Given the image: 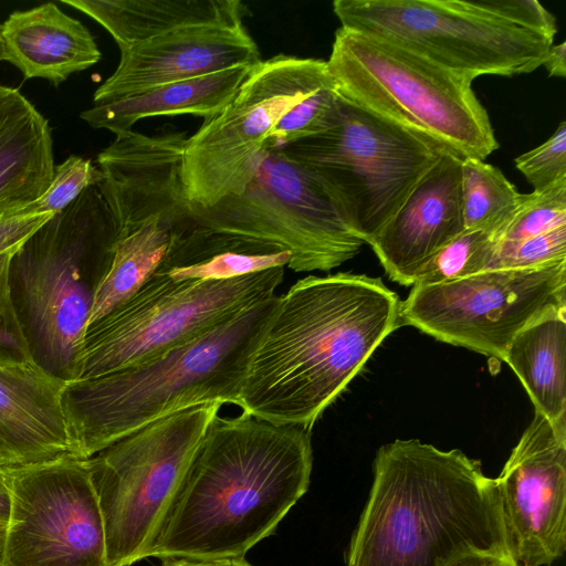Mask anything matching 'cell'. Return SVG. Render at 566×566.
Wrapping results in <instances>:
<instances>
[{"instance_id":"cell-6","label":"cell","mask_w":566,"mask_h":566,"mask_svg":"<svg viewBox=\"0 0 566 566\" xmlns=\"http://www.w3.org/2000/svg\"><path fill=\"white\" fill-rule=\"evenodd\" d=\"M340 27L379 35L467 76L543 65L556 18L536 0H335Z\"/></svg>"},{"instance_id":"cell-5","label":"cell","mask_w":566,"mask_h":566,"mask_svg":"<svg viewBox=\"0 0 566 566\" xmlns=\"http://www.w3.org/2000/svg\"><path fill=\"white\" fill-rule=\"evenodd\" d=\"M118 230L97 186L84 190L17 250L11 279L33 358L67 381L76 376L96 287Z\"/></svg>"},{"instance_id":"cell-24","label":"cell","mask_w":566,"mask_h":566,"mask_svg":"<svg viewBox=\"0 0 566 566\" xmlns=\"http://www.w3.org/2000/svg\"><path fill=\"white\" fill-rule=\"evenodd\" d=\"M292 255L276 245L219 233L196 224L174 234L156 273L172 280L224 281L285 268Z\"/></svg>"},{"instance_id":"cell-31","label":"cell","mask_w":566,"mask_h":566,"mask_svg":"<svg viewBox=\"0 0 566 566\" xmlns=\"http://www.w3.org/2000/svg\"><path fill=\"white\" fill-rule=\"evenodd\" d=\"M566 261V227L514 242H496L486 270L534 269Z\"/></svg>"},{"instance_id":"cell-39","label":"cell","mask_w":566,"mask_h":566,"mask_svg":"<svg viewBox=\"0 0 566 566\" xmlns=\"http://www.w3.org/2000/svg\"><path fill=\"white\" fill-rule=\"evenodd\" d=\"M10 491L3 473L0 468V528H7L10 517Z\"/></svg>"},{"instance_id":"cell-8","label":"cell","mask_w":566,"mask_h":566,"mask_svg":"<svg viewBox=\"0 0 566 566\" xmlns=\"http://www.w3.org/2000/svg\"><path fill=\"white\" fill-rule=\"evenodd\" d=\"M208 230L276 245L292 271H328L354 258L365 242L326 182L282 149L265 148L247 186L209 208L191 203Z\"/></svg>"},{"instance_id":"cell-1","label":"cell","mask_w":566,"mask_h":566,"mask_svg":"<svg viewBox=\"0 0 566 566\" xmlns=\"http://www.w3.org/2000/svg\"><path fill=\"white\" fill-rule=\"evenodd\" d=\"M401 301L364 274L310 275L279 301L249 363L239 408L311 429L402 322Z\"/></svg>"},{"instance_id":"cell-29","label":"cell","mask_w":566,"mask_h":566,"mask_svg":"<svg viewBox=\"0 0 566 566\" xmlns=\"http://www.w3.org/2000/svg\"><path fill=\"white\" fill-rule=\"evenodd\" d=\"M562 227H566V178L523 193L516 211L494 241H522Z\"/></svg>"},{"instance_id":"cell-22","label":"cell","mask_w":566,"mask_h":566,"mask_svg":"<svg viewBox=\"0 0 566 566\" xmlns=\"http://www.w3.org/2000/svg\"><path fill=\"white\" fill-rule=\"evenodd\" d=\"M99 23L119 51L195 25H243L239 0H61Z\"/></svg>"},{"instance_id":"cell-25","label":"cell","mask_w":566,"mask_h":566,"mask_svg":"<svg viewBox=\"0 0 566 566\" xmlns=\"http://www.w3.org/2000/svg\"><path fill=\"white\" fill-rule=\"evenodd\" d=\"M503 360L520 378L535 411L556 426H566V310L523 328Z\"/></svg>"},{"instance_id":"cell-30","label":"cell","mask_w":566,"mask_h":566,"mask_svg":"<svg viewBox=\"0 0 566 566\" xmlns=\"http://www.w3.org/2000/svg\"><path fill=\"white\" fill-rule=\"evenodd\" d=\"M338 111L339 95L334 83L289 111L271 132L264 149H280L329 129Z\"/></svg>"},{"instance_id":"cell-16","label":"cell","mask_w":566,"mask_h":566,"mask_svg":"<svg viewBox=\"0 0 566 566\" xmlns=\"http://www.w3.org/2000/svg\"><path fill=\"white\" fill-rule=\"evenodd\" d=\"M187 134L145 135L134 130L115 135L97 155L103 181L97 186L117 226L118 238L151 218H160L174 234L197 223L182 178Z\"/></svg>"},{"instance_id":"cell-14","label":"cell","mask_w":566,"mask_h":566,"mask_svg":"<svg viewBox=\"0 0 566 566\" xmlns=\"http://www.w3.org/2000/svg\"><path fill=\"white\" fill-rule=\"evenodd\" d=\"M1 469L11 499L2 566H107L86 459L69 454Z\"/></svg>"},{"instance_id":"cell-3","label":"cell","mask_w":566,"mask_h":566,"mask_svg":"<svg viewBox=\"0 0 566 566\" xmlns=\"http://www.w3.org/2000/svg\"><path fill=\"white\" fill-rule=\"evenodd\" d=\"M473 553L510 556L495 480L481 462L417 439L381 446L347 566H448Z\"/></svg>"},{"instance_id":"cell-40","label":"cell","mask_w":566,"mask_h":566,"mask_svg":"<svg viewBox=\"0 0 566 566\" xmlns=\"http://www.w3.org/2000/svg\"><path fill=\"white\" fill-rule=\"evenodd\" d=\"M7 528H0V566L3 565L6 551Z\"/></svg>"},{"instance_id":"cell-37","label":"cell","mask_w":566,"mask_h":566,"mask_svg":"<svg viewBox=\"0 0 566 566\" xmlns=\"http://www.w3.org/2000/svg\"><path fill=\"white\" fill-rule=\"evenodd\" d=\"M549 76L566 77V42L552 44L543 65Z\"/></svg>"},{"instance_id":"cell-36","label":"cell","mask_w":566,"mask_h":566,"mask_svg":"<svg viewBox=\"0 0 566 566\" xmlns=\"http://www.w3.org/2000/svg\"><path fill=\"white\" fill-rule=\"evenodd\" d=\"M448 566H521L509 555L473 553L461 556Z\"/></svg>"},{"instance_id":"cell-18","label":"cell","mask_w":566,"mask_h":566,"mask_svg":"<svg viewBox=\"0 0 566 566\" xmlns=\"http://www.w3.org/2000/svg\"><path fill=\"white\" fill-rule=\"evenodd\" d=\"M461 159L444 153L368 243L392 281L412 285L426 260L464 230Z\"/></svg>"},{"instance_id":"cell-32","label":"cell","mask_w":566,"mask_h":566,"mask_svg":"<svg viewBox=\"0 0 566 566\" xmlns=\"http://www.w3.org/2000/svg\"><path fill=\"white\" fill-rule=\"evenodd\" d=\"M103 178L101 169L91 159L71 155L54 167L49 187L31 207L38 212L55 214L69 207L84 190L98 186Z\"/></svg>"},{"instance_id":"cell-19","label":"cell","mask_w":566,"mask_h":566,"mask_svg":"<svg viewBox=\"0 0 566 566\" xmlns=\"http://www.w3.org/2000/svg\"><path fill=\"white\" fill-rule=\"evenodd\" d=\"M66 385L34 359H0V468L74 455L63 409Z\"/></svg>"},{"instance_id":"cell-41","label":"cell","mask_w":566,"mask_h":566,"mask_svg":"<svg viewBox=\"0 0 566 566\" xmlns=\"http://www.w3.org/2000/svg\"><path fill=\"white\" fill-rule=\"evenodd\" d=\"M3 59V46H2V39H1V32H0V61Z\"/></svg>"},{"instance_id":"cell-28","label":"cell","mask_w":566,"mask_h":566,"mask_svg":"<svg viewBox=\"0 0 566 566\" xmlns=\"http://www.w3.org/2000/svg\"><path fill=\"white\" fill-rule=\"evenodd\" d=\"M495 241L490 233L463 230L418 269L413 286L448 283L486 270Z\"/></svg>"},{"instance_id":"cell-23","label":"cell","mask_w":566,"mask_h":566,"mask_svg":"<svg viewBox=\"0 0 566 566\" xmlns=\"http://www.w3.org/2000/svg\"><path fill=\"white\" fill-rule=\"evenodd\" d=\"M255 66V65H254ZM254 66L240 65L211 74L167 83L138 94L94 105L80 117L93 128L115 135L132 130L148 117L195 115L208 120L233 98Z\"/></svg>"},{"instance_id":"cell-12","label":"cell","mask_w":566,"mask_h":566,"mask_svg":"<svg viewBox=\"0 0 566 566\" xmlns=\"http://www.w3.org/2000/svg\"><path fill=\"white\" fill-rule=\"evenodd\" d=\"M334 84L321 59L284 54L253 67L233 98L187 138L182 178L192 205L209 208L238 195L254 174L279 120Z\"/></svg>"},{"instance_id":"cell-17","label":"cell","mask_w":566,"mask_h":566,"mask_svg":"<svg viewBox=\"0 0 566 566\" xmlns=\"http://www.w3.org/2000/svg\"><path fill=\"white\" fill-rule=\"evenodd\" d=\"M260 50L243 25H195L120 50L114 73L95 91L94 105L167 83L240 65H258Z\"/></svg>"},{"instance_id":"cell-35","label":"cell","mask_w":566,"mask_h":566,"mask_svg":"<svg viewBox=\"0 0 566 566\" xmlns=\"http://www.w3.org/2000/svg\"><path fill=\"white\" fill-rule=\"evenodd\" d=\"M53 216L50 212H38L31 205L0 212V254L17 251Z\"/></svg>"},{"instance_id":"cell-2","label":"cell","mask_w":566,"mask_h":566,"mask_svg":"<svg viewBox=\"0 0 566 566\" xmlns=\"http://www.w3.org/2000/svg\"><path fill=\"white\" fill-rule=\"evenodd\" d=\"M310 429L241 412L212 420L144 558H238L307 492Z\"/></svg>"},{"instance_id":"cell-4","label":"cell","mask_w":566,"mask_h":566,"mask_svg":"<svg viewBox=\"0 0 566 566\" xmlns=\"http://www.w3.org/2000/svg\"><path fill=\"white\" fill-rule=\"evenodd\" d=\"M279 301L274 294L206 332L117 371L67 381L63 409L74 455L88 459L171 413L234 405L251 356Z\"/></svg>"},{"instance_id":"cell-33","label":"cell","mask_w":566,"mask_h":566,"mask_svg":"<svg viewBox=\"0 0 566 566\" xmlns=\"http://www.w3.org/2000/svg\"><path fill=\"white\" fill-rule=\"evenodd\" d=\"M514 164L533 190L566 178V123L563 120L543 144L516 157Z\"/></svg>"},{"instance_id":"cell-20","label":"cell","mask_w":566,"mask_h":566,"mask_svg":"<svg viewBox=\"0 0 566 566\" xmlns=\"http://www.w3.org/2000/svg\"><path fill=\"white\" fill-rule=\"evenodd\" d=\"M3 59L25 78H44L57 86L95 65L101 51L90 30L48 2L14 11L0 25Z\"/></svg>"},{"instance_id":"cell-9","label":"cell","mask_w":566,"mask_h":566,"mask_svg":"<svg viewBox=\"0 0 566 566\" xmlns=\"http://www.w3.org/2000/svg\"><path fill=\"white\" fill-rule=\"evenodd\" d=\"M221 405L153 421L86 459L102 512L107 566L144 558Z\"/></svg>"},{"instance_id":"cell-38","label":"cell","mask_w":566,"mask_h":566,"mask_svg":"<svg viewBox=\"0 0 566 566\" xmlns=\"http://www.w3.org/2000/svg\"><path fill=\"white\" fill-rule=\"evenodd\" d=\"M161 566H252L244 557L238 558H168Z\"/></svg>"},{"instance_id":"cell-7","label":"cell","mask_w":566,"mask_h":566,"mask_svg":"<svg viewBox=\"0 0 566 566\" xmlns=\"http://www.w3.org/2000/svg\"><path fill=\"white\" fill-rule=\"evenodd\" d=\"M338 95L461 158L499 148L472 80L389 39L339 27L326 61Z\"/></svg>"},{"instance_id":"cell-27","label":"cell","mask_w":566,"mask_h":566,"mask_svg":"<svg viewBox=\"0 0 566 566\" xmlns=\"http://www.w3.org/2000/svg\"><path fill=\"white\" fill-rule=\"evenodd\" d=\"M522 196L497 167L478 158L461 159L465 230L483 231L495 239L516 211Z\"/></svg>"},{"instance_id":"cell-21","label":"cell","mask_w":566,"mask_h":566,"mask_svg":"<svg viewBox=\"0 0 566 566\" xmlns=\"http://www.w3.org/2000/svg\"><path fill=\"white\" fill-rule=\"evenodd\" d=\"M54 167L48 119L18 88L0 84V212L39 199Z\"/></svg>"},{"instance_id":"cell-11","label":"cell","mask_w":566,"mask_h":566,"mask_svg":"<svg viewBox=\"0 0 566 566\" xmlns=\"http://www.w3.org/2000/svg\"><path fill=\"white\" fill-rule=\"evenodd\" d=\"M284 268L224 281L154 273L126 302L88 327L74 380L104 376L175 347L276 294Z\"/></svg>"},{"instance_id":"cell-15","label":"cell","mask_w":566,"mask_h":566,"mask_svg":"<svg viewBox=\"0 0 566 566\" xmlns=\"http://www.w3.org/2000/svg\"><path fill=\"white\" fill-rule=\"evenodd\" d=\"M510 556L551 566L566 549V426L536 412L494 479Z\"/></svg>"},{"instance_id":"cell-26","label":"cell","mask_w":566,"mask_h":566,"mask_svg":"<svg viewBox=\"0 0 566 566\" xmlns=\"http://www.w3.org/2000/svg\"><path fill=\"white\" fill-rule=\"evenodd\" d=\"M172 235L174 231L160 218H151L118 238L109 266L96 287L87 329L149 280L164 261Z\"/></svg>"},{"instance_id":"cell-10","label":"cell","mask_w":566,"mask_h":566,"mask_svg":"<svg viewBox=\"0 0 566 566\" xmlns=\"http://www.w3.org/2000/svg\"><path fill=\"white\" fill-rule=\"evenodd\" d=\"M280 149L326 182L367 244L447 153L340 96L329 129Z\"/></svg>"},{"instance_id":"cell-34","label":"cell","mask_w":566,"mask_h":566,"mask_svg":"<svg viewBox=\"0 0 566 566\" xmlns=\"http://www.w3.org/2000/svg\"><path fill=\"white\" fill-rule=\"evenodd\" d=\"M15 252L0 254V359L29 360L34 358L11 283V261Z\"/></svg>"},{"instance_id":"cell-13","label":"cell","mask_w":566,"mask_h":566,"mask_svg":"<svg viewBox=\"0 0 566 566\" xmlns=\"http://www.w3.org/2000/svg\"><path fill=\"white\" fill-rule=\"evenodd\" d=\"M566 310V261L534 269H490L457 281L413 286L402 324L503 360L513 338Z\"/></svg>"}]
</instances>
